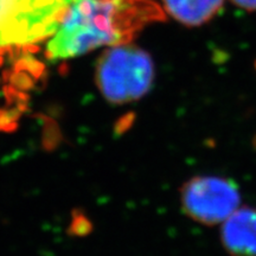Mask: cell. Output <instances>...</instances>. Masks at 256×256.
<instances>
[{"label":"cell","instance_id":"obj_5","mask_svg":"<svg viewBox=\"0 0 256 256\" xmlns=\"http://www.w3.org/2000/svg\"><path fill=\"white\" fill-rule=\"evenodd\" d=\"M220 242L230 256H256V209L240 206L220 224Z\"/></svg>","mask_w":256,"mask_h":256},{"label":"cell","instance_id":"obj_2","mask_svg":"<svg viewBox=\"0 0 256 256\" xmlns=\"http://www.w3.org/2000/svg\"><path fill=\"white\" fill-rule=\"evenodd\" d=\"M156 78L152 57L130 43L112 46L96 63L95 82L110 104H126L151 92Z\"/></svg>","mask_w":256,"mask_h":256},{"label":"cell","instance_id":"obj_4","mask_svg":"<svg viewBox=\"0 0 256 256\" xmlns=\"http://www.w3.org/2000/svg\"><path fill=\"white\" fill-rule=\"evenodd\" d=\"M183 212L202 226L222 224L241 206V192L232 179L220 176H194L179 190Z\"/></svg>","mask_w":256,"mask_h":256},{"label":"cell","instance_id":"obj_3","mask_svg":"<svg viewBox=\"0 0 256 256\" xmlns=\"http://www.w3.org/2000/svg\"><path fill=\"white\" fill-rule=\"evenodd\" d=\"M76 0H0V46L46 40Z\"/></svg>","mask_w":256,"mask_h":256},{"label":"cell","instance_id":"obj_1","mask_svg":"<svg viewBox=\"0 0 256 256\" xmlns=\"http://www.w3.org/2000/svg\"><path fill=\"white\" fill-rule=\"evenodd\" d=\"M159 10L150 0H76L48 44L46 58L78 57L100 46L130 43L160 17Z\"/></svg>","mask_w":256,"mask_h":256},{"label":"cell","instance_id":"obj_7","mask_svg":"<svg viewBox=\"0 0 256 256\" xmlns=\"http://www.w3.org/2000/svg\"><path fill=\"white\" fill-rule=\"evenodd\" d=\"M234 4L240 8L249 10V11H256V0H232Z\"/></svg>","mask_w":256,"mask_h":256},{"label":"cell","instance_id":"obj_8","mask_svg":"<svg viewBox=\"0 0 256 256\" xmlns=\"http://www.w3.org/2000/svg\"><path fill=\"white\" fill-rule=\"evenodd\" d=\"M254 146H255V148H256V136L254 138Z\"/></svg>","mask_w":256,"mask_h":256},{"label":"cell","instance_id":"obj_6","mask_svg":"<svg viewBox=\"0 0 256 256\" xmlns=\"http://www.w3.org/2000/svg\"><path fill=\"white\" fill-rule=\"evenodd\" d=\"M164 8L176 20L188 26H198L214 18L224 0H162Z\"/></svg>","mask_w":256,"mask_h":256}]
</instances>
